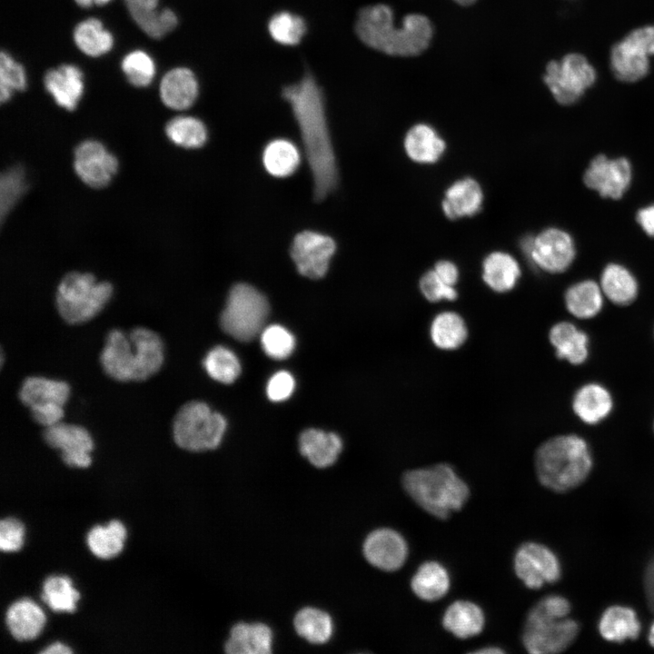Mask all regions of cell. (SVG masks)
<instances>
[{"mask_svg":"<svg viewBox=\"0 0 654 654\" xmlns=\"http://www.w3.org/2000/svg\"><path fill=\"white\" fill-rule=\"evenodd\" d=\"M298 124L312 174L314 197L321 201L336 186L338 173L321 88L311 74L282 89Z\"/></svg>","mask_w":654,"mask_h":654,"instance_id":"6da1fadb","label":"cell"},{"mask_svg":"<svg viewBox=\"0 0 654 654\" xmlns=\"http://www.w3.org/2000/svg\"><path fill=\"white\" fill-rule=\"evenodd\" d=\"M355 31L369 47L389 55L404 57L424 52L433 35L431 21L421 14L405 15L401 26L396 27L391 8L383 4L362 8Z\"/></svg>","mask_w":654,"mask_h":654,"instance_id":"7a4b0ae2","label":"cell"},{"mask_svg":"<svg viewBox=\"0 0 654 654\" xmlns=\"http://www.w3.org/2000/svg\"><path fill=\"white\" fill-rule=\"evenodd\" d=\"M401 484L422 510L441 520L462 509L470 497L466 482L446 463L409 470Z\"/></svg>","mask_w":654,"mask_h":654,"instance_id":"3957f363","label":"cell"},{"mask_svg":"<svg viewBox=\"0 0 654 654\" xmlns=\"http://www.w3.org/2000/svg\"><path fill=\"white\" fill-rule=\"evenodd\" d=\"M591 467L592 459L587 442L574 434L548 440L538 448L535 455L540 482L557 492L579 486L588 477Z\"/></svg>","mask_w":654,"mask_h":654,"instance_id":"277c9868","label":"cell"},{"mask_svg":"<svg viewBox=\"0 0 654 654\" xmlns=\"http://www.w3.org/2000/svg\"><path fill=\"white\" fill-rule=\"evenodd\" d=\"M570 604L562 596L541 599L529 611L523 627L522 643L532 654H553L565 650L579 633L578 623L567 616Z\"/></svg>","mask_w":654,"mask_h":654,"instance_id":"5b68a950","label":"cell"},{"mask_svg":"<svg viewBox=\"0 0 654 654\" xmlns=\"http://www.w3.org/2000/svg\"><path fill=\"white\" fill-rule=\"evenodd\" d=\"M113 292L109 282L98 281L89 272H70L58 283L55 306L65 322L81 324L94 318L108 303Z\"/></svg>","mask_w":654,"mask_h":654,"instance_id":"8992f818","label":"cell"},{"mask_svg":"<svg viewBox=\"0 0 654 654\" xmlns=\"http://www.w3.org/2000/svg\"><path fill=\"white\" fill-rule=\"evenodd\" d=\"M225 429V419L200 401L183 404L176 412L172 427L175 443L191 451L215 449Z\"/></svg>","mask_w":654,"mask_h":654,"instance_id":"52a82bcc","label":"cell"},{"mask_svg":"<svg viewBox=\"0 0 654 654\" xmlns=\"http://www.w3.org/2000/svg\"><path fill=\"white\" fill-rule=\"evenodd\" d=\"M268 313V302L259 291L247 283H237L229 292L220 324L234 339L249 342L263 332Z\"/></svg>","mask_w":654,"mask_h":654,"instance_id":"ba28073f","label":"cell"},{"mask_svg":"<svg viewBox=\"0 0 654 654\" xmlns=\"http://www.w3.org/2000/svg\"><path fill=\"white\" fill-rule=\"evenodd\" d=\"M597 79L596 68L580 52H570L559 60H550L543 74V82L553 98L562 105L577 103Z\"/></svg>","mask_w":654,"mask_h":654,"instance_id":"9c48e42d","label":"cell"},{"mask_svg":"<svg viewBox=\"0 0 654 654\" xmlns=\"http://www.w3.org/2000/svg\"><path fill=\"white\" fill-rule=\"evenodd\" d=\"M654 56V24L629 31L609 49V68L616 80L634 84L647 77Z\"/></svg>","mask_w":654,"mask_h":654,"instance_id":"30bf717a","label":"cell"},{"mask_svg":"<svg viewBox=\"0 0 654 654\" xmlns=\"http://www.w3.org/2000/svg\"><path fill=\"white\" fill-rule=\"evenodd\" d=\"M521 248L539 268L551 273L564 272L575 257L572 238L557 228L546 229L536 237L524 238Z\"/></svg>","mask_w":654,"mask_h":654,"instance_id":"8fae6325","label":"cell"},{"mask_svg":"<svg viewBox=\"0 0 654 654\" xmlns=\"http://www.w3.org/2000/svg\"><path fill=\"white\" fill-rule=\"evenodd\" d=\"M513 567L517 577L529 588L540 589L560 578V564L552 550L536 542L521 544L515 552Z\"/></svg>","mask_w":654,"mask_h":654,"instance_id":"7c38bea8","label":"cell"},{"mask_svg":"<svg viewBox=\"0 0 654 654\" xmlns=\"http://www.w3.org/2000/svg\"><path fill=\"white\" fill-rule=\"evenodd\" d=\"M74 169L86 185L103 188L116 174L118 160L104 144L88 139L81 142L74 149Z\"/></svg>","mask_w":654,"mask_h":654,"instance_id":"4fadbf2b","label":"cell"},{"mask_svg":"<svg viewBox=\"0 0 654 654\" xmlns=\"http://www.w3.org/2000/svg\"><path fill=\"white\" fill-rule=\"evenodd\" d=\"M335 249V242L330 236L312 231H303L294 237L291 256L302 275L319 279L327 272Z\"/></svg>","mask_w":654,"mask_h":654,"instance_id":"5bb4252c","label":"cell"},{"mask_svg":"<svg viewBox=\"0 0 654 654\" xmlns=\"http://www.w3.org/2000/svg\"><path fill=\"white\" fill-rule=\"evenodd\" d=\"M43 438L47 445L60 451L66 465L86 468L91 464L94 440L86 428L62 421L45 428Z\"/></svg>","mask_w":654,"mask_h":654,"instance_id":"9a60e30c","label":"cell"},{"mask_svg":"<svg viewBox=\"0 0 654 654\" xmlns=\"http://www.w3.org/2000/svg\"><path fill=\"white\" fill-rule=\"evenodd\" d=\"M585 184L602 197L620 198L631 181V166L626 158L596 156L584 173Z\"/></svg>","mask_w":654,"mask_h":654,"instance_id":"2e32d148","label":"cell"},{"mask_svg":"<svg viewBox=\"0 0 654 654\" xmlns=\"http://www.w3.org/2000/svg\"><path fill=\"white\" fill-rule=\"evenodd\" d=\"M100 363L108 377L121 382H135L136 353L128 332L119 328L107 332Z\"/></svg>","mask_w":654,"mask_h":654,"instance_id":"e0dca14e","label":"cell"},{"mask_svg":"<svg viewBox=\"0 0 654 654\" xmlns=\"http://www.w3.org/2000/svg\"><path fill=\"white\" fill-rule=\"evenodd\" d=\"M363 554L372 566L385 571H394L405 563L408 544L398 531L382 528L372 531L366 537Z\"/></svg>","mask_w":654,"mask_h":654,"instance_id":"ac0fdd59","label":"cell"},{"mask_svg":"<svg viewBox=\"0 0 654 654\" xmlns=\"http://www.w3.org/2000/svg\"><path fill=\"white\" fill-rule=\"evenodd\" d=\"M44 85L58 106L73 111L84 94L83 72L74 64H61L45 73Z\"/></svg>","mask_w":654,"mask_h":654,"instance_id":"d6986e66","label":"cell"},{"mask_svg":"<svg viewBox=\"0 0 654 654\" xmlns=\"http://www.w3.org/2000/svg\"><path fill=\"white\" fill-rule=\"evenodd\" d=\"M136 353L135 382H143L157 373L164 362V344L154 331L142 326L128 332Z\"/></svg>","mask_w":654,"mask_h":654,"instance_id":"ffe728a7","label":"cell"},{"mask_svg":"<svg viewBox=\"0 0 654 654\" xmlns=\"http://www.w3.org/2000/svg\"><path fill=\"white\" fill-rule=\"evenodd\" d=\"M198 89L197 79L190 69L175 67L163 76L159 92L165 106L173 110H185L194 104Z\"/></svg>","mask_w":654,"mask_h":654,"instance_id":"44dd1931","label":"cell"},{"mask_svg":"<svg viewBox=\"0 0 654 654\" xmlns=\"http://www.w3.org/2000/svg\"><path fill=\"white\" fill-rule=\"evenodd\" d=\"M70 393L71 388L66 382L34 375L26 377L22 382L18 398L28 408L49 403L64 406Z\"/></svg>","mask_w":654,"mask_h":654,"instance_id":"7402d4cb","label":"cell"},{"mask_svg":"<svg viewBox=\"0 0 654 654\" xmlns=\"http://www.w3.org/2000/svg\"><path fill=\"white\" fill-rule=\"evenodd\" d=\"M483 193L472 178L456 181L445 192L442 201L444 214L451 220L472 216L481 208Z\"/></svg>","mask_w":654,"mask_h":654,"instance_id":"603a6c76","label":"cell"},{"mask_svg":"<svg viewBox=\"0 0 654 654\" xmlns=\"http://www.w3.org/2000/svg\"><path fill=\"white\" fill-rule=\"evenodd\" d=\"M45 622L42 609L29 599L12 603L5 613V623L11 635L17 640H30L41 632Z\"/></svg>","mask_w":654,"mask_h":654,"instance_id":"cb8c5ba5","label":"cell"},{"mask_svg":"<svg viewBox=\"0 0 654 654\" xmlns=\"http://www.w3.org/2000/svg\"><path fill=\"white\" fill-rule=\"evenodd\" d=\"M272 632L263 623H238L225 643L229 654H268L272 651Z\"/></svg>","mask_w":654,"mask_h":654,"instance_id":"d4e9b609","label":"cell"},{"mask_svg":"<svg viewBox=\"0 0 654 654\" xmlns=\"http://www.w3.org/2000/svg\"><path fill=\"white\" fill-rule=\"evenodd\" d=\"M485 625V616L480 606L469 600H456L444 611L442 626L459 639L480 634Z\"/></svg>","mask_w":654,"mask_h":654,"instance_id":"484cf974","label":"cell"},{"mask_svg":"<svg viewBox=\"0 0 654 654\" xmlns=\"http://www.w3.org/2000/svg\"><path fill=\"white\" fill-rule=\"evenodd\" d=\"M299 448L301 453L312 465L317 468H326L337 460L342 442L333 432L309 429L300 435Z\"/></svg>","mask_w":654,"mask_h":654,"instance_id":"4316f807","label":"cell"},{"mask_svg":"<svg viewBox=\"0 0 654 654\" xmlns=\"http://www.w3.org/2000/svg\"><path fill=\"white\" fill-rule=\"evenodd\" d=\"M445 142L430 125H413L404 138L407 155L420 164H432L440 159L445 150Z\"/></svg>","mask_w":654,"mask_h":654,"instance_id":"83f0119b","label":"cell"},{"mask_svg":"<svg viewBox=\"0 0 654 654\" xmlns=\"http://www.w3.org/2000/svg\"><path fill=\"white\" fill-rule=\"evenodd\" d=\"M572 407L582 421L596 424L611 411L612 398L605 387L598 383H589L577 391Z\"/></svg>","mask_w":654,"mask_h":654,"instance_id":"f1b7e54d","label":"cell"},{"mask_svg":"<svg viewBox=\"0 0 654 654\" xmlns=\"http://www.w3.org/2000/svg\"><path fill=\"white\" fill-rule=\"evenodd\" d=\"M550 341L556 349L560 359L568 360L572 364L583 363L589 355L588 335L568 322L553 325L550 331Z\"/></svg>","mask_w":654,"mask_h":654,"instance_id":"f546056e","label":"cell"},{"mask_svg":"<svg viewBox=\"0 0 654 654\" xmlns=\"http://www.w3.org/2000/svg\"><path fill=\"white\" fill-rule=\"evenodd\" d=\"M599 631L606 640L619 643L628 639H635L640 631V622L632 609L614 605L602 613Z\"/></svg>","mask_w":654,"mask_h":654,"instance_id":"4dcf8cb0","label":"cell"},{"mask_svg":"<svg viewBox=\"0 0 654 654\" xmlns=\"http://www.w3.org/2000/svg\"><path fill=\"white\" fill-rule=\"evenodd\" d=\"M451 580L445 567L435 560L425 561L411 580L413 593L422 600L435 601L450 590Z\"/></svg>","mask_w":654,"mask_h":654,"instance_id":"1f68e13d","label":"cell"},{"mask_svg":"<svg viewBox=\"0 0 654 654\" xmlns=\"http://www.w3.org/2000/svg\"><path fill=\"white\" fill-rule=\"evenodd\" d=\"M520 276L518 262L509 253L494 252L482 263V279L497 292L510 291Z\"/></svg>","mask_w":654,"mask_h":654,"instance_id":"d6a6232c","label":"cell"},{"mask_svg":"<svg viewBox=\"0 0 654 654\" xmlns=\"http://www.w3.org/2000/svg\"><path fill=\"white\" fill-rule=\"evenodd\" d=\"M77 48L84 54L98 57L110 52L114 36L97 18H87L79 22L73 33Z\"/></svg>","mask_w":654,"mask_h":654,"instance_id":"836d02e7","label":"cell"},{"mask_svg":"<svg viewBox=\"0 0 654 654\" xmlns=\"http://www.w3.org/2000/svg\"><path fill=\"white\" fill-rule=\"evenodd\" d=\"M601 287L606 296L618 305H627L638 294V283L632 273L625 267L611 263L603 271Z\"/></svg>","mask_w":654,"mask_h":654,"instance_id":"e575fe53","label":"cell"},{"mask_svg":"<svg viewBox=\"0 0 654 654\" xmlns=\"http://www.w3.org/2000/svg\"><path fill=\"white\" fill-rule=\"evenodd\" d=\"M566 307L574 316L589 319L596 316L602 308V294L599 285L590 280L570 286L565 294Z\"/></svg>","mask_w":654,"mask_h":654,"instance_id":"d590c367","label":"cell"},{"mask_svg":"<svg viewBox=\"0 0 654 654\" xmlns=\"http://www.w3.org/2000/svg\"><path fill=\"white\" fill-rule=\"evenodd\" d=\"M126 537L124 524L116 520H111L107 526L96 525L86 536V542L91 552L100 559H110L123 550Z\"/></svg>","mask_w":654,"mask_h":654,"instance_id":"8d00e7d4","label":"cell"},{"mask_svg":"<svg viewBox=\"0 0 654 654\" xmlns=\"http://www.w3.org/2000/svg\"><path fill=\"white\" fill-rule=\"evenodd\" d=\"M430 334L438 348L453 350L466 341L468 332L463 319L458 313L443 312L431 322Z\"/></svg>","mask_w":654,"mask_h":654,"instance_id":"74e56055","label":"cell"},{"mask_svg":"<svg viewBox=\"0 0 654 654\" xmlns=\"http://www.w3.org/2000/svg\"><path fill=\"white\" fill-rule=\"evenodd\" d=\"M263 162L270 174L285 177L293 173L299 166L300 153L292 142L276 139L266 145Z\"/></svg>","mask_w":654,"mask_h":654,"instance_id":"f35d334b","label":"cell"},{"mask_svg":"<svg viewBox=\"0 0 654 654\" xmlns=\"http://www.w3.org/2000/svg\"><path fill=\"white\" fill-rule=\"evenodd\" d=\"M167 138L175 145L195 149L207 140V129L198 118L180 115L171 119L164 128Z\"/></svg>","mask_w":654,"mask_h":654,"instance_id":"ab89813d","label":"cell"},{"mask_svg":"<svg viewBox=\"0 0 654 654\" xmlns=\"http://www.w3.org/2000/svg\"><path fill=\"white\" fill-rule=\"evenodd\" d=\"M296 632L311 643L322 644L332 634V621L325 611L314 608L301 609L294 618Z\"/></svg>","mask_w":654,"mask_h":654,"instance_id":"60d3db41","label":"cell"},{"mask_svg":"<svg viewBox=\"0 0 654 654\" xmlns=\"http://www.w3.org/2000/svg\"><path fill=\"white\" fill-rule=\"evenodd\" d=\"M42 600L55 612H73L79 593L66 576H49L43 582Z\"/></svg>","mask_w":654,"mask_h":654,"instance_id":"b9f144b4","label":"cell"},{"mask_svg":"<svg viewBox=\"0 0 654 654\" xmlns=\"http://www.w3.org/2000/svg\"><path fill=\"white\" fill-rule=\"evenodd\" d=\"M26 173L22 165L7 168L0 179V211L4 221L27 190Z\"/></svg>","mask_w":654,"mask_h":654,"instance_id":"7bdbcfd3","label":"cell"},{"mask_svg":"<svg viewBox=\"0 0 654 654\" xmlns=\"http://www.w3.org/2000/svg\"><path fill=\"white\" fill-rule=\"evenodd\" d=\"M203 367L211 378L223 383H232L241 372L235 354L223 346L214 347L206 354Z\"/></svg>","mask_w":654,"mask_h":654,"instance_id":"ee69618b","label":"cell"},{"mask_svg":"<svg viewBox=\"0 0 654 654\" xmlns=\"http://www.w3.org/2000/svg\"><path fill=\"white\" fill-rule=\"evenodd\" d=\"M136 25L150 37L160 39L172 32L178 24L175 13L169 9H148L130 13Z\"/></svg>","mask_w":654,"mask_h":654,"instance_id":"f6af8a7d","label":"cell"},{"mask_svg":"<svg viewBox=\"0 0 654 654\" xmlns=\"http://www.w3.org/2000/svg\"><path fill=\"white\" fill-rule=\"evenodd\" d=\"M121 68L127 81L135 87L150 85L155 75L154 59L145 51L139 49L123 57Z\"/></svg>","mask_w":654,"mask_h":654,"instance_id":"bcb514c9","label":"cell"},{"mask_svg":"<svg viewBox=\"0 0 654 654\" xmlns=\"http://www.w3.org/2000/svg\"><path fill=\"white\" fill-rule=\"evenodd\" d=\"M27 87V78L24 66L8 53L2 51L0 55V101L8 102L15 92Z\"/></svg>","mask_w":654,"mask_h":654,"instance_id":"7dc6e473","label":"cell"},{"mask_svg":"<svg viewBox=\"0 0 654 654\" xmlns=\"http://www.w3.org/2000/svg\"><path fill=\"white\" fill-rule=\"evenodd\" d=\"M268 29L276 42L285 45H294L300 43L304 35L306 25L299 15L280 12L271 18Z\"/></svg>","mask_w":654,"mask_h":654,"instance_id":"c3c4849f","label":"cell"},{"mask_svg":"<svg viewBox=\"0 0 654 654\" xmlns=\"http://www.w3.org/2000/svg\"><path fill=\"white\" fill-rule=\"evenodd\" d=\"M261 343L265 353L276 360L287 358L295 346L292 334L284 327L276 324L263 330Z\"/></svg>","mask_w":654,"mask_h":654,"instance_id":"681fc988","label":"cell"},{"mask_svg":"<svg viewBox=\"0 0 654 654\" xmlns=\"http://www.w3.org/2000/svg\"><path fill=\"white\" fill-rule=\"evenodd\" d=\"M420 289L430 302L452 301L457 298L456 289L446 283L434 270L426 272L420 280Z\"/></svg>","mask_w":654,"mask_h":654,"instance_id":"f907efd6","label":"cell"},{"mask_svg":"<svg viewBox=\"0 0 654 654\" xmlns=\"http://www.w3.org/2000/svg\"><path fill=\"white\" fill-rule=\"evenodd\" d=\"M23 524L14 518L0 521V549L4 551H15L23 544Z\"/></svg>","mask_w":654,"mask_h":654,"instance_id":"816d5d0a","label":"cell"},{"mask_svg":"<svg viewBox=\"0 0 654 654\" xmlns=\"http://www.w3.org/2000/svg\"><path fill=\"white\" fill-rule=\"evenodd\" d=\"M294 389L292 376L284 371L273 374L268 382L266 392L268 398L273 401H281L288 399Z\"/></svg>","mask_w":654,"mask_h":654,"instance_id":"f5cc1de1","label":"cell"},{"mask_svg":"<svg viewBox=\"0 0 654 654\" xmlns=\"http://www.w3.org/2000/svg\"><path fill=\"white\" fill-rule=\"evenodd\" d=\"M64 406L57 403L35 405L29 408L33 420L45 428L62 421L64 416Z\"/></svg>","mask_w":654,"mask_h":654,"instance_id":"db71d44e","label":"cell"},{"mask_svg":"<svg viewBox=\"0 0 654 654\" xmlns=\"http://www.w3.org/2000/svg\"><path fill=\"white\" fill-rule=\"evenodd\" d=\"M436 273L448 284L454 286L459 278L457 266L446 260L439 261L433 269Z\"/></svg>","mask_w":654,"mask_h":654,"instance_id":"11a10c76","label":"cell"},{"mask_svg":"<svg viewBox=\"0 0 654 654\" xmlns=\"http://www.w3.org/2000/svg\"><path fill=\"white\" fill-rule=\"evenodd\" d=\"M637 221L649 236H654V205L642 208L638 212Z\"/></svg>","mask_w":654,"mask_h":654,"instance_id":"9f6ffc18","label":"cell"},{"mask_svg":"<svg viewBox=\"0 0 654 654\" xmlns=\"http://www.w3.org/2000/svg\"><path fill=\"white\" fill-rule=\"evenodd\" d=\"M646 598L650 609L654 612V559L648 564L644 575Z\"/></svg>","mask_w":654,"mask_h":654,"instance_id":"6f0895ef","label":"cell"},{"mask_svg":"<svg viewBox=\"0 0 654 654\" xmlns=\"http://www.w3.org/2000/svg\"><path fill=\"white\" fill-rule=\"evenodd\" d=\"M129 13L157 8L159 0H124Z\"/></svg>","mask_w":654,"mask_h":654,"instance_id":"680465c9","label":"cell"},{"mask_svg":"<svg viewBox=\"0 0 654 654\" xmlns=\"http://www.w3.org/2000/svg\"><path fill=\"white\" fill-rule=\"evenodd\" d=\"M41 654H69L72 650L60 642H54L40 652Z\"/></svg>","mask_w":654,"mask_h":654,"instance_id":"91938a15","label":"cell"},{"mask_svg":"<svg viewBox=\"0 0 654 654\" xmlns=\"http://www.w3.org/2000/svg\"><path fill=\"white\" fill-rule=\"evenodd\" d=\"M111 0H74V2L81 7L88 8L93 5H104Z\"/></svg>","mask_w":654,"mask_h":654,"instance_id":"94428289","label":"cell"},{"mask_svg":"<svg viewBox=\"0 0 654 654\" xmlns=\"http://www.w3.org/2000/svg\"><path fill=\"white\" fill-rule=\"evenodd\" d=\"M472 652H473V653H479V654H480V653H482V654L494 653V654H496V653H504V650H503L502 649L499 648V647L488 646V647H484V648H482V649L474 650V651H472Z\"/></svg>","mask_w":654,"mask_h":654,"instance_id":"6125c7cd","label":"cell"},{"mask_svg":"<svg viewBox=\"0 0 654 654\" xmlns=\"http://www.w3.org/2000/svg\"><path fill=\"white\" fill-rule=\"evenodd\" d=\"M649 642L654 648V622L652 623L649 632Z\"/></svg>","mask_w":654,"mask_h":654,"instance_id":"be15d7a7","label":"cell"},{"mask_svg":"<svg viewBox=\"0 0 654 654\" xmlns=\"http://www.w3.org/2000/svg\"><path fill=\"white\" fill-rule=\"evenodd\" d=\"M453 1L461 5L467 6V5H472L476 0H453Z\"/></svg>","mask_w":654,"mask_h":654,"instance_id":"e7e4bbea","label":"cell"}]
</instances>
